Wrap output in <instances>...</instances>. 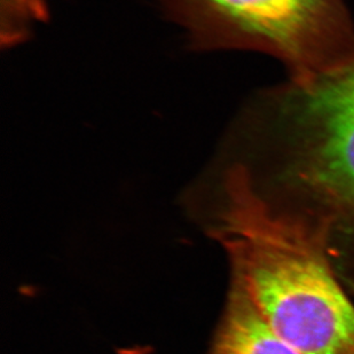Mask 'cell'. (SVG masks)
Returning a JSON list of instances; mask_svg holds the SVG:
<instances>
[{"label": "cell", "instance_id": "6da1fadb", "mask_svg": "<svg viewBox=\"0 0 354 354\" xmlns=\"http://www.w3.org/2000/svg\"><path fill=\"white\" fill-rule=\"evenodd\" d=\"M245 163L259 196L322 242L354 298V62L261 92L250 113Z\"/></svg>", "mask_w": 354, "mask_h": 354}, {"label": "cell", "instance_id": "7a4b0ae2", "mask_svg": "<svg viewBox=\"0 0 354 354\" xmlns=\"http://www.w3.org/2000/svg\"><path fill=\"white\" fill-rule=\"evenodd\" d=\"M211 236L270 327L301 354H354V301L324 243L230 167Z\"/></svg>", "mask_w": 354, "mask_h": 354}, {"label": "cell", "instance_id": "3957f363", "mask_svg": "<svg viewBox=\"0 0 354 354\" xmlns=\"http://www.w3.org/2000/svg\"><path fill=\"white\" fill-rule=\"evenodd\" d=\"M197 50H244L312 80L354 62V24L343 0H155Z\"/></svg>", "mask_w": 354, "mask_h": 354}, {"label": "cell", "instance_id": "277c9868", "mask_svg": "<svg viewBox=\"0 0 354 354\" xmlns=\"http://www.w3.org/2000/svg\"><path fill=\"white\" fill-rule=\"evenodd\" d=\"M209 354H301L270 327L243 284L232 277Z\"/></svg>", "mask_w": 354, "mask_h": 354}, {"label": "cell", "instance_id": "5b68a950", "mask_svg": "<svg viewBox=\"0 0 354 354\" xmlns=\"http://www.w3.org/2000/svg\"><path fill=\"white\" fill-rule=\"evenodd\" d=\"M47 0H0V38L3 46L22 43L47 17Z\"/></svg>", "mask_w": 354, "mask_h": 354}, {"label": "cell", "instance_id": "8992f818", "mask_svg": "<svg viewBox=\"0 0 354 354\" xmlns=\"http://www.w3.org/2000/svg\"><path fill=\"white\" fill-rule=\"evenodd\" d=\"M118 354H151V348L148 346H133V348H120Z\"/></svg>", "mask_w": 354, "mask_h": 354}]
</instances>
